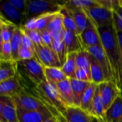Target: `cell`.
Returning <instances> with one entry per match:
<instances>
[{"label": "cell", "mask_w": 122, "mask_h": 122, "mask_svg": "<svg viewBox=\"0 0 122 122\" xmlns=\"http://www.w3.org/2000/svg\"><path fill=\"white\" fill-rule=\"evenodd\" d=\"M102 46L109 60L114 80L119 86L122 71V58L119 45L117 31L114 24L98 29Z\"/></svg>", "instance_id": "obj_1"}, {"label": "cell", "mask_w": 122, "mask_h": 122, "mask_svg": "<svg viewBox=\"0 0 122 122\" xmlns=\"http://www.w3.org/2000/svg\"><path fill=\"white\" fill-rule=\"evenodd\" d=\"M32 94L37 97L59 122H66V113L67 107L62 102L55 86L44 81L35 86Z\"/></svg>", "instance_id": "obj_2"}, {"label": "cell", "mask_w": 122, "mask_h": 122, "mask_svg": "<svg viewBox=\"0 0 122 122\" xmlns=\"http://www.w3.org/2000/svg\"><path fill=\"white\" fill-rule=\"evenodd\" d=\"M64 3V1H58L26 0V19L29 20L46 14L59 13Z\"/></svg>", "instance_id": "obj_3"}, {"label": "cell", "mask_w": 122, "mask_h": 122, "mask_svg": "<svg viewBox=\"0 0 122 122\" xmlns=\"http://www.w3.org/2000/svg\"><path fill=\"white\" fill-rule=\"evenodd\" d=\"M18 71L23 74L31 81L34 86L46 81L44 66L39 63L36 58L29 60L18 61Z\"/></svg>", "instance_id": "obj_4"}, {"label": "cell", "mask_w": 122, "mask_h": 122, "mask_svg": "<svg viewBox=\"0 0 122 122\" xmlns=\"http://www.w3.org/2000/svg\"><path fill=\"white\" fill-rule=\"evenodd\" d=\"M35 57L44 67L61 68L59 59L52 48L44 45H34Z\"/></svg>", "instance_id": "obj_5"}, {"label": "cell", "mask_w": 122, "mask_h": 122, "mask_svg": "<svg viewBox=\"0 0 122 122\" xmlns=\"http://www.w3.org/2000/svg\"><path fill=\"white\" fill-rule=\"evenodd\" d=\"M85 12L94 26L97 29L112 25L114 23L112 11L107 9L99 4L86 10Z\"/></svg>", "instance_id": "obj_6"}, {"label": "cell", "mask_w": 122, "mask_h": 122, "mask_svg": "<svg viewBox=\"0 0 122 122\" xmlns=\"http://www.w3.org/2000/svg\"><path fill=\"white\" fill-rule=\"evenodd\" d=\"M16 109L24 112H38L48 110L44 104L31 93H25L13 98Z\"/></svg>", "instance_id": "obj_7"}, {"label": "cell", "mask_w": 122, "mask_h": 122, "mask_svg": "<svg viewBox=\"0 0 122 122\" xmlns=\"http://www.w3.org/2000/svg\"><path fill=\"white\" fill-rule=\"evenodd\" d=\"M0 18L14 24L17 27H22L27 21L26 16L19 12L9 1H1Z\"/></svg>", "instance_id": "obj_8"}, {"label": "cell", "mask_w": 122, "mask_h": 122, "mask_svg": "<svg viewBox=\"0 0 122 122\" xmlns=\"http://www.w3.org/2000/svg\"><path fill=\"white\" fill-rule=\"evenodd\" d=\"M25 93H27V92L19 74L11 79L0 82V96L14 98Z\"/></svg>", "instance_id": "obj_9"}, {"label": "cell", "mask_w": 122, "mask_h": 122, "mask_svg": "<svg viewBox=\"0 0 122 122\" xmlns=\"http://www.w3.org/2000/svg\"><path fill=\"white\" fill-rule=\"evenodd\" d=\"M102 99L107 111L114 101L121 96V89L119 86L114 81H104L98 85Z\"/></svg>", "instance_id": "obj_10"}, {"label": "cell", "mask_w": 122, "mask_h": 122, "mask_svg": "<svg viewBox=\"0 0 122 122\" xmlns=\"http://www.w3.org/2000/svg\"><path fill=\"white\" fill-rule=\"evenodd\" d=\"M0 122H19L13 98L0 96Z\"/></svg>", "instance_id": "obj_11"}, {"label": "cell", "mask_w": 122, "mask_h": 122, "mask_svg": "<svg viewBox=\"0 0 122 122\" xmlns=\"http://www.w3.org/2000/svg\"><path fill=\"white\" fill-rule=\"evenodd\" d=\"M86 50L96 59V60L99 63V64L102 67V69L104 73L106 81L114 80L112 66H111L109 60L105 53V51L103 46H97L89 47V48H87Z\"/></svg>", "instance_id": "obj_12"}, {"label": "cell", "mask_w": 122, "mask_h": 122, "mask_svg": "<svg viewBox=\"0 0 122 122\" xmlns=\"http://www.w3.org/2000/svg\"><path fill=\"white\" fill-rule=\"evenodd\" d=\"M79 36L82 46L85 50L89 47L102 46L99 30L94 26L84 30Z\"/></svg>", "instance_id": "obj_13"}, {"label": "cell", "mask_w": 122, "mask_h": 122, "mask_svg": "<svg viewBox=\"0 0 122 122\" xmlns=\"http://www.w3.org/2000/svg\"><path fill=\"white\" fill-rule=\"evenodd\" d=\"M19 122H45L53 115L49 110L38 112H24L17 109Z\"/></svg>", "instance_id": "obj_14"}, {"label": "cell", "mask_w": 122, "mask_h": 122, "mask_svg": "<svg viewBox=\"0 0 122 122\" xmlns=\"http://www.w3.org/2000/svg\"><path fill=\"white\" fill-rule=\"evenodd\" d=\"M54 86H55L62 102L66 107H75L69 78Z\"/></svg>", "instance_id": "obj_15"}, {"label": "cell", "mask_w": 122, "mask_h": 122, "mask_svg": "<svg viewBox=\"0 0 122 122\" xmlns=\"http://www.w3.org/2000/svg\"><path fill=\"white\" fill-rule=\"evenodd\" d=\"M56 14H46V15H43V16H40L36 18L29 19L22 27L26 29L37 30L39 31H43L47 29L50 22L55 17Z\"/></svg>", "instance_id": "obj_16"}, {"label": "cell", "mask_w": 122, "mask_h": 122, "mask_svg": "<svg viewBox=\"0 0 122 122\" xmlns=\"http://www.w3.org/2000/svg\"><path fill=\"white\" fill-rule=\"evenodd\" d=\"M47 30L51 34L54 41H63L65 28L63 22V16L60 13H57L55 17L50 22Z\"/></svg>", "instance_id": "obj_17"}, {"label": "cell", "mask_w": 122, "mask_h": 122, "mask_svg": "<svg viewBox=\"0 0 122 122\" xmlns=\"http://www.w3.org/2000/svg\"><path fill=\"white\" fill-rule=\"evenodd\" d=\"M88 114L89 115L92 117H94L99 119L106 121V116H105L106 111H105L104 106L102 99V97H101V94H100V91H99L98 85L97 86L94 100H93L91 109Z\"/></svg>", "instance_id": "obj_18"}, {"label": "cell", "mask_w": 122, "mask_h": 122, "mask_svg": "<svg viewBox=\"0 0 122 122\" xmlns=\"http://www.w3.org/2000/svg\"><path fill=\"white\" fill-rule=\"evenodd\" d=\"M69 80H70L72 93L74 96V105L75 107H80L82 97L86 90L88 89V87L90 86V84L92 82L81 81L76 79H69Z\"/></svg>", "instance_id": "obj_19"}, {"label": "cell", "mask_w": 122, "mask_h": 122, "mask_svg": "<svg viewBox=\"0 0 122 122\" xmlns=\"http://www.w3.org/2000/svg\"><path fill=\"white\" fill-rule=\"evenodd\" d=\"M64 42L68 54L74 52H79L84 49L81 42L80 36L71 31H65Z\"/></svg>", "instance_id": "obj_20"}, {"label": "cell", "mask_w": 122, "mask_h": 122, "mask_svg": "<svg viewBox=\"0 0 122 122\" xmlns=\"http://www.w3.org/2000/svg\"><path fill=\"white\" fill-rule=\"evenodd\" d=\"M18 74V62L0 61V82L11 79Z\"/></svg>", "instance_id": "obj_21"}, {"label": "cell", "mask_w": 122, "mask_h": 122, "mask_svg": "<svg viewBox=\"0 0 122 122\" xmlns=\"http://www.w3.org/2000/svg\"><path fill=\"white\" fill-rule=\"evenodd\" d=\"M97 0H69L65 1L63 6L70 11H84L98 6Z\"/></svg>", "instance_id": "obj_22"}, {"label": "cell", "mask_w": 122, "mask_h": 122, "mask_svg": "<svg viewBox=\"0 0 122 122\" xmlns=\"http://www.w3.org/2000/svg\"><path fill=\"white\" fill-rule=\"evenodd\" d=\"M66 122H92L91 117L80 107H67L66 113Z\"/></svg>", "instance_id": "obj_23"}, {"label": "cell", "mask_w": 122, "mask_h": 122, "mask_svg": "<svg viewBox=\"0 0 122 122\" xmlns=\"http://www.w3.org/2000/svg\"><path fill=\"white\" fill-rule=\"evenodd\" d=\"M107 122H122V97H119L106 111Z\"/></svg>", "instance_id": "obj_24"}, {"label": "cell", "mask_w": 122, "mask_h": 122, "mask_svg": "<svg viewBox=\"0 0 122 122\" xmlns=\"http://www.w3.org/2000/svg\"><path fill=\"white\" fill-rule=\"evenodd\" d=\"M44 71L46 81L51 85H55L68 79L61 68L44 67Z\"/></svg>", "instance_id": "obj_25"}, {"label": "cell", "mask_w": 122, "mask_h": 122, "mask_svg": "<svg viewBox=\"0 0 122 122\" xmlns=\"http://www.w3.org/2000/svg\"><path fill=\"white\" fill-rule=\"evenodd\" d=\"M89 62H90V72L92 75V82L99 85L106 81L105 76L102 67L96 59L89 54Z\"/></svg>", "instance_id": "obj_26"}, {"label": "cell", "mask_w": 122, "mask_h": 122, "mask_svg": "<svg viewBox=\"0 0 122 122\" xmlns=\"http://www.w3.org/2000/svg\"><path fill=\"white\" fill-rule=\"evenodd\" d=\"M71 12L74 19L78 31V34L79 36L84 30H86L89 27L94 26L84 11H76Z\"/></svg>", "instance_id": "obj_27"}, {"label": "cell", "mask_w": 122, "mask_h": 122, "mask_svg": "<svg viewBox=\"0 0 122 122\" xmlns=\"http://www.w3.org/2000/svg\"><path fill=\"white\" fill-rule=\"evenodd\" d=\"M76 55L77 52L69 54L65 63L61 67L64 73L69 79H76V72L77 69Z\"/></svg>", "instance_id": "obj_28"}, {"label": "cell", "mask_w": 122, "mask_h": 122, "mask_svg": "<svg viewBox=\"0 0 122 122\" xmlns=\"http://www.w3.org/2000/svg\"><path fill=\"white\" fill-rule=\"evenodd\" d=\"M0 28H1V44L4 42H10L14 35V31L17 27L14 24L6 21L0 18Z\"/></svg>", "instance_id": "obj_29"}, {"label": "cell", "mask_w": 122, "mask_h": 122, "mask_svg": "<svg viewBox=\"0 0 122 122\" xmlns=\"http://www.w3.org/2000/svg\"><path fill=\"white\" fill-rule=\"evenodd\" d=\"M21 34L22 31L21 27H16L11 40L10 41L11 51H12V59L14 61L18 62L19 61V52L21 46Z\"/></svg>", "instance_id": "obj_30"}, {"label": "cell", "mask_w": 122, "mask_h": 122, "mask_svg": "<svg viewBox=\"0 0 122 122\" xmlns=\"http://www.w3.org/2000/svg\"><path fill=\"white\" fill-rule=\"evenodd\" d=\"M97 84L94 83H92L90 84V86L88 87V89L86 90L82 99H81V105H80V108L86 112L87 114L89 113L93 100H94V94H95V91H96V88H97Z\"/></svg>", "instance_id": "obj_31"}, {"label": "cell", "mask_w": 122, "mask_h": 122, "mask_svg": "<svg viewBox=\"0 0 122 122\" xmlns=\"http://www.w3.org/2000/svg\"><path fill=\"white\" fill-rule=\"evenodd\" d=\"M59 13L63 16V22H64V26L65 29L66 31H71V32L75 33L76 34L79 35L76 25V23H75V21H74V19L73 17L71 12L63 6L61 8V11H59Z\"/></svg>", "instance_id": "obj_32"}, {"label": "cell", "mask_w": 122, "mask_h": 122, "mask_svg": "<svg viewBox=\"0 0 122 122\" xmlns=\"http://www.w3.org/2000/svg\"><path fill=\"white\" fill-rule=\"evenodd\" d=\"M52 49L56 53L59 59V61L61 62V66H63L66 60L67 55H68L64 40L63 41H54L53 40Z\"/></svg>", "instance_id": "obj_33"}, {"label": "cell", "mask_w": 122, "mask_h": 122, "mask_svg": "<svg viewBox=\"0 0 122 122\" xmlns=\"http://www.w3.org/2000/svg\"><path fill=\"white\" fill-rule=\"evenodd\" d=\"M76 65L77 69H84L90 70L89 53L84 49L77 52L76 55Z\"/></svg>", "instance_id": "obj_34"}, {"label": "cell", "mask_w": 122, "mask_h": 122, "mask_svg": "<svg viewBox=\"0 0 122 122\" xmlns=\"http://www.w3.org/2000/svg\"><path fill=\"white\" fill-rule=\"evenodd\" d=\"M114 26L117 32L122 33V0H119V5L113 11Z\"/></svg>", "instance_id": "obj_35"}, {"label": "cell", "mask_w": 122, "mask_h": 122, "mask_svg": "<svg viewBox=\"0 0 122 122\" xmlns=\"http://www.w3.org/2000/svg\"><path fill=\"white\" fill-rule=\"evenodd\" d=\"M0 61H14L12 59V51L10 42L1 44Z\"/></svg>", "instance_id": "obj_36"}, {"label": "cell", "mask_w": 122, "mask_h": 122, "mask_svg": "<svg viewBox=\"0 0 122 122\" xmlns=\"http://www.w3.org/2000/svg\"><path fill=\"white\" fill-rule=\"evenodd\" d=\"M24 33L29 37L34 45H43L41 32L37 30H30L21 27Z\"/></svg>", "instance_id": "obj_37"}, {"label": "cell", "mask_w": 122, "mask_h": 122, "mask_svg": "<svg viewBox=\"0 0 122 122\" xmlns=\"http://www.w3.org/2000/svg\"><path fill=\"white\" fill-rule=\"evenodd\" d=\"M76 79L79 81H81L92 82L90 70H87V69H76Z\"/></svg>", "instance_id": "obj_38"}, {"label": "cell", "mask_w": 122, "mask_h": 122, "mask_svg": "<svg viewBox=\"0 0 122 122\" xmlns=\"http://www.w3.org/2000/svg\"><path fill=\"white\" fill-rule=\"evenodd\" d=\"M19 61L29 60L35 58V52L31 49H29L23 46H21L19 52Z\"/></svg>", "instance_id": "obj_39"}, {"label": "cell", "mask_w": 122, "mask_h": 122, "mask_svg": "<svg viewBox=\"0 0 122 122\" xmlns=\"http://www.w3.org/2000/svg\"><path fill=\"white\" fill-rule=\"evenodd\" d=\"M19 12L26 16V0H8Z\"/></svg>", "instance_id": "obj_40"}, {"label": "cell", "mask_w": 122, "mask_h": 122, "mask_svg": "<svg viewBox=\"0 0 122 122\" xmlns=\"http://www.w3.org/2000/svg\"><path fill=\"white\" fill-rule=\"evenodd\" d=\"M99 4L107 9L113 11L119 5V0H97Z\"/></svg>", "instance_id": "obj_41"}, {"label": "cell", "mask_w": 122, "mask_h": 122, "mask_svg": "<svg viewBox=\"0 0 122 122\" xmlns=\"http://www.w3.org/2000/svg\"><path fill=\"white\" fill-rule=\"evenodd\" d=\"M41 35V39L43 45L49 46L50 48H52V44H53V36L49 32V30L46 29L43 31H40Z\"/></svg>", "instance_id": "obj_42"}, {"label": "cell", "mask_w": 122, "mask_h": 122, "mask_svg": "<svg viewBox=\"0 0 122 122\" xmlns=\"http://www.w3.org/2000/svg\"><path fill=\"white\" fill-rule=\"evenodd\" d=\"M22 34H21V46L29 49H31L33 51H34V44L31 41V40L29 39V37L24 33V31L22 30Z\"/></svg>", "instance_id": "obj_43"}, {"label": "cell", "mask_w": 122, "mask_h": 122, "mask_svg": "<svg viewBox=\"0 0 122 122\" xmlns=\"http://www.w3.org/2000/svg\"><path fill=\"white\" fill-rule=\"evenodd\" d=\"M117 37H118V41H119V48H120L122 58V33L117 32Z\"/></svg>", "instance_id": "obj_44"}, {"label": "cell", "mask_w": 122, "mask_h": 122, "mask_svg": "<svg viewBox=\"0 0 122 122\" xmlns=\"http://www.w3.org/2000/svg\"><path fill=\"white\" fill-rule=\"evenodd\" d=\"M91 117V120H92V122H107L106 121H104V120H102V119H99L98 118H96L94 117Z\"/></svg>", "instance_id": "obj_45"}, {"label": "cell", "mask_w": 122, "mask_h": 122, "mask_svg": "<svg viewBox=\"0 0 122 122\" xmlns=\"http://www.w3.org/2000/svg\"><path fill=\"white\" fill-rule=\"evenodd\" d=\"M120 89H121V97H122V71L120 75V85H119Z\"/></svg>", "instance_id": "obj_46"}, {"label": "cell", "mask_w": 122, "mask_h": 122, "mask_svg": "<svg viewBox=\"0 0 122 122\" xmlns=\"http://www.w3.org/2000/svg\"><path fill=\"white\" fill-rule=\"evenodd\" d=\"M58 122V120L55 118V117H51V119H49V120H47L46 122Z\"/></svg>", "instance_id": "obj_47"}, {"label": "cell", "mask_w": 122, "mask_h": 122, "mask_svg": "<svg viewBox=\"0 0 122 122\" xmlns=\"http://www.w3.org/2000/svg\"><path fill=\"white\" fill-rule=\"evenodd\" d=\"M59 122V121H58V122Z\"/></svg>", "instance_id": "obj_48"}]
</instances>
